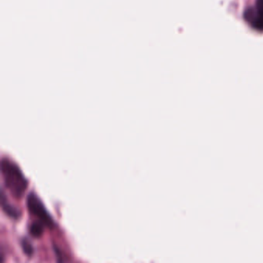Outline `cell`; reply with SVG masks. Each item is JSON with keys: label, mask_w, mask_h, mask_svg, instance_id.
Segmentation results:
<instances>
[{"label": "cell", "mask_w": 263, "mask_h": 263, "mask_svg": "<svg viewBox=\"0 0 263 263\" xmlns=\"http://www.w3.org/2000/svg\"><path fill=\"white\" fill-rule=\"evenodd\" d=\"M1 171L7 189L13 196L21 198L28 186V181L21 168L9 159L4 158L1 161Z\"/></svg>", "instance_id": "6da1fadb"}, {"label": "cell", "mask_w": 263, "mask_h": 263, "mask_svg": "<svg viewBox=\"0 0 263 263\" xmlns=\"http://www.w3.org/2000/svg\"><path fill=\"white\" fill-rule=\"evenodd\" d=\"M27 205L29 212L33 214L34 216L37 217L39 221L44 226L48 228H52L54 226L53 218L50 215H49L42 201L33 192L29 194L28 197H27Z\"/></svg>", "instance_id": "7a4b0ae2"}, {"label": "cell", "mask_w": 263, "mask_h": 263, "mask_svg": "<svg viewBox=\"0 0 263 263\" xmlns=\"http://www.w3.org/2000/svg\"><path fill=\"white\" fill-rule=\"evenodd\" d=\"M245 18L254 29L263 31V0H256L255 8L248 10Z\"/></svg>", "instance_id": "3957f363"}, {"label": "cell", "mask_w": 263, "mask_h": 263, "mask_svg": "<svg viewBox=\"0 0 263 263\" xmlns=\"http://www.w3.org/2000/svg\"><path fill=\"white\" fill-rule=\"evenodd\" d=\"M4 195H4V192H2V196H1V201L2 203H2L3 209H4V212H5L7 215L11 217V218L17 219L21 216V211L16 209L14 206H12V205L9 204L7 200L5 199Z\"/></svg>", "instance_id": "277c9868"}, {"label": "cell", "mask_w": 263, "mask_h": 263, "mask_svg": "<svg viewBox=\"0 0 263 263\" xmlns=\"http://www.w3.org/2000/svg\"><path fill=\"white\" fill-rule=\"evenodd\" d=\"M44 225L42 223L34 222L30 226V234L33 235V237L36 238H39L42 235L43 232H44V228H43Z\"/></svg>", "instance_id": "5b68a950"}, {"label": "cell", "mask_w": 263, "mask_h": 263, "mask_svg": "<svg viewBox=\"0 0 263 263\" xmlns=\"http://www.w3.org/2000/svg\"><path fill=\"white\" fill-rule=\"evenodd\" d=\"M22 248L24 249V252L27 255H32L33 253V248L31 243L27 238H24L22 241Z\"/></svg>", "instance_id": "8992f818"}]
</instances>
